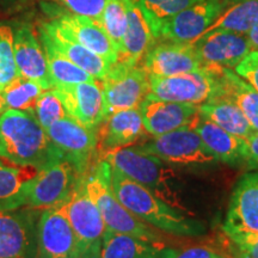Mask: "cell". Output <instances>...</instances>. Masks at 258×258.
<instances>
[{
	"instance_id": "obj_3",
	"label": "cell",
	"mask_w": 258,
	"mask_h": 258,
	"mask_svg": "<svg viewBox=\"0 0 258 258\" xmlns=\"http://www.w3.org/2000/svg\"><path fill=\"white\" fill-rule=\"evenodd\" d=\"M103 160L123 175L144 185L172 207L182 209L173 185L175 173L156 156L145 152L140 146L118 147L102 151Z\"/></svg>"
},
{
	"instance_id": "obj_4",
	"label": "cell",
	"mask_w": 258,
	"mask_h": 258,
	"mask_svg": "<svg viewBox=\"0 0 258 258\" xmlns=\"http://www.w3.org/2000/svg\"><path fill=\"white\" fill-rule=\"evenodd\" d=\"M89 195L99 209L108 230L131 234L150 241H159V234L131 213L118 201L110 184V164L101 159L85 175Z\"/></svg>"
},
{
	"instance_id": "obj_9",
	"label": "cell",
	"mask_w": 258,
	"mask_h": 258,
	"mask_svg": "<svg viewBox=\"0 0 258 258\" xmlns=\"http://www.w3.org/2000/svg\"><path fill=\"white\" fill-rule=\"evenodd\" d=\"M46 132L63 159L70 161L80 175H86L91 170L99 141L96 129L84 127L66 116L48 127Z\"/></svg>"
},
{
	"instance_id": "obj_18",
	"label": "cell",
	"mask_w": 258,
	"mask_h": 258,
	"mask_svg": "<svg viewBox=\"0 0 258 258\" xmlns=\"http://www.w3.org/2000/svg\"><path fill=\"white\" fill-rule=\"evenodd\" d=\"M191 43L167 41L152 44L145 55L144 70L148 76L171 77L202 69Z\"/></svg>"
},
{
	"instance_id": "obj_10",
	"label": "cell",
	"mask_w": 258,
	"mask_h": 258,
	"mask_svg": "<svg viewBox=\"0 0 258 258\" xmlns=\"http://www.w3.org/2000/svg\"><path fill=\"white\" fill-rule=\"evenodd\" d=\"M37 211L24 206L0 212V258H36Z\"/></svg>"
},
{
	"instance_id": "obj_20",
	"label": "cell",
	"mask_w": 258,
	"mask_h": 258,
	"mask_svg": "<svg viewBox=\"0 0 258 258\" xmlns=\"http://www.w3.org/2000/svg\"><path fill=\"white\" fill-rule=\"evenodd\" d=\"M14 49L19 76L38 83L44 90L53 89L46 54L30 24H22L15 30Z\"/></svg>"
},
{
	"instance_id": "obj_6",
	"label": "cell",
	"mask_w": 258,
	"mask_h": 258,
	"mask_svg": "<svg viewBox=\"0 0 258 258\" xmlns=\"http://www.w3.org/2000/svg\"><path fill=\"white\" fill-rule=\"evenodd\" d=\"M150 95L169 102L201 105L219 93L217 67L203 66L194 72L171 77L148 76Z\"/></svg>"
},
{
	"instance_id": "obj_1",
	"label": "cell",
	"mask_w": 258,
	"mask_h": 258,
	"mask_svg": "<svg viewBox=\"0 0 258 258\" xmlns=\"http://www.w3.org/2000/svg\"><path fill=\"white\" fill-rule=\"evenodd\" d=\"M0 159L42 171L63 158L35 114L6 109L0 115Z\"/></svg>"
},
{
	"instance_id": "obj_15",
	"label": "cell",
	"mask_w": 258,
	"mask_h": 258,
	"mask_svg": "<svg viewBox=\"0 0 258 258\" xmlns=\"http://www.w3.org/2000/svg\"><path fill=\"white\" fill-rule=\"evenodd\" d=\"M67 115L84 127L98 129L106 118L105 99L101 84L86 82L73 85L56 86Z\"/></svg>"
},
{
	"instance_id": "obj_33",
	"label": "cell",
	"mask_w": 258,
	"mask_h": 258,
	"mask_svg": "<svg viewBox=\"0 0 258 258\" xmlns=\"http://www.w3.org/2000/svg\"><path fill=\"white\" fill-rule=\"evenodd\" d=\"M101 24L120 53L125 30H127L125 0H108L104 11H103Z\"/></svg>"
},
{
	"instance_id": "obj_5",
	"label": "cell",
	"mask_w": 258,
	"mask_h": 258,
	"mask_svg": "<svg viewBox=\"0 0 258 258\" xmlns=\"http://www.w3.org/2000/svg\"><path fill=\"white\" fill-rule=\"evenodd\" d=\"M63 208L78 241L79 258H98L106 226L86 189L85 175L77 182Z\"/></svg>"
},
{
	"instance_id": "obj_2",
	"label": "cell",
	"mask_w": 258,
	"mask_h": 258,
	"mask_svg": "<svg viewBox=\"0 0 258 258\" xmlns=\"http://www.w3.org/2000/svg\"><path fill=\"white\" fill-rule=\"evenodd\" d=\"M112 192L122 205L141 220L158 230L179 237H198L205 233L202 222L186 218L175 207L110 166Z\"/></svg>"
},
{
	"instance_id": "obj_26",
	"label": "cell",
	"mask_w": 258,
	"mask_h": 258,
	"mask_svg": "<svg viewBox=\"0 0 258 258\" xmlns=\"http://www.w3.org/2000/svg\"><path fill=\"white\" fill-rule=\"evenodd\" d=\"M217 74L219 82V93L217 97H222L234 103L250 122L251 127L258 132L257 90H254L249 83L245 82L231 69L217 67Z\"/></svg>"
},
{
	"instance_id": "obj_19",
	"label": "cell",
	"mask_w": 258,
	"mask_h": 258,
	"mask_svg": "<svg viewBox=\"0 0 258 258\" xmlns=\"http://www.w3.org/2000/svg\"><path fill=\"white\" fill-rule=\"evenodd\" d=\"M38 31L40 40L49 43L54 49L91 74L96 80L102 82L110 70L111 63L77 42L54 21L42 23Z\"/></svg>"
},
{
	"instance_id": "obj_22",
	"label": "cell",
	"mask_w": 258,
	"mask_h": 258,
	"mask_svg": "<svg viewBox=\"0 0 258 258\" xmlns=\"http://www.w3.org/2000/svg\"><path fill=\"white\" fill-rule=\"evenodd\" d=\"M127 30L118 53V61L137 66L152 47L154 37L139 0H125Z\"/></svg>"
},
{
	"instance_id": "obj_21",
	"label": "cell",
	"mask_w": 258,
	"mask_h": 258,
	"mask_svg": "<svg viewBox=\"0 0 258 258\" xmlns=\"http://www.w3.org/2000/svg\"><path fill=\"white\" fill-rule=\"evenodd\" d=\"M53 21L71 37L109 63L112 64L118 61L117 48L112 43L103 25L97 21L85 16L71 14L69 11L59 12Z\"/></svg>"
},
{
	"instance_id": "obj_43",
	"label": "cell",
	"mask_w": 258,
	"mask_h": 258,
	"mask_svg": "<svg viewBox=\"0 0 258 258\" xmlns=\"http://www.w3.org/2000/svg\"><path fill=\"white\" fill-rule=\"evenodd\" d=\"M228 2H230V3H233V4H234V3H239V2H244V0H228Z\"/></svg>"
},
{
	"instance_id": "obj_8",
	"label": "cell",
	"mask_w": 258,
	"mask_h": 258,
	"mask_svg": "<svg viewBox=\"0 0 258 258\" xmlns=\"http://www.w3.org/2000/svg\"><path fill=\"white\" fill-rule=\"evenodd\" d=\"M106 117L127 109H137L150 92L148 74L144 67L122 61L112 63L101 82Z\"/></svg>"
},
{
	"instance_id": "obj_30",
	"label": "cell",
	"mask_w": 258,
	"mask_h": 258,
	"mask_svg": "<svg viewBox=\"0 0 258 258\" xmlns=\"http://www.w3.org/2000/svg\"><path fill=\"white\" fill-rule=\"evenodd\" d=\"M41 41L43 47L44 54H46L48 72L53 84V89L56 86L73 85V84L95 82V78L89 74L86 71L80 69L72 61L64 57L62 54L54 49L46 41Z\"/></svg>"
},
{
	"instance_id": "obj_38",
	"label": "cell",
	"mask_w": 258,
	"mask_h": 258,
	"mask_svg": "<svg viewBox=\"0 0 258 258\" xmlns=\"http://www.w3.org/2000/svg\"><path fill=\"white\" fill-rule=\"evenodd\" d=\"M172 258H231L226 254L218 252L207 246H191L182 250L180 252L176 251Z\"/></svg>"
},
{
	"instance_id": "obj_35",
	"label": "cell",
	"mask_w": 258,
	"mask_h": 258,
	"mask_svg": "<svg viewBox=\"0 0 258 258\" xmlns=\"http://www.w3.org/2000/svg\"><path fill=\"white\" fill-rule=\"evenodd\" d=\"M35 116L42 127L47 129L55 122L66 117L67 111L60 96L54 89L46 90L38 98L35 106Z\"/></svg>"
},
{
	"instance_id": "obj_32",
	"label": "cell",
	"mask_w": 258,
	"mask_h": 258,
	"mask_svg": "<svg viewBox=\"0 0 258 258\" xmlns=\"http://www.w3.org/2000/svg\"><path fill=\"white\" fill-rule=\"evenodd\" d=\"M202 0H139L154 37L158 38L161 27L183 10Z\"/></svg>"
},
{
	"instance_id": "obj_39",
	"label": "cell",
	"mask_w": 258,
	"mask_h": 258,
	"mask_svg": "<svg viewBox=\"0 0 258 258\" xmlns=\"http://www.w3.org/2000/svg\"><path fill=\"white\" fill-rule=\"evenodd\" d=\"M245 164L250 170L258 169V132L254 131L246 139V154H245Z\"/></svg>"
},
{
	"instance_id": "obj_36",
	"label": "cell",
	"mask_w": 258,
	"mask_h": 258,
	"mask_svg": "<svg viewBox=\"0 0 258 258\" xmlns=\"http://www.w3.org/2000/svg\"><path fill=\"white\" fill-rule=\"evenodd\" d=\"M64 11L85 16L101 23V18L108 0H54Z\"/></svg>"
},
{
	"instance_id": "obj_16",
	"label": "cell",
	"mask_w": 258,
	"mask_h": 258,
	"mask_svg": "<svg viewBox=\"0 0 258 258\" xmlns=\"http://www.w3.org/2000/svg\"><path fill=\"white\" fill-rule=\"evenodd\" d=\"M202 66L234 69L252 50L247 35L217 30L202 35L192 42Z\"/></svg>"
},
{
	"instance_id": "obj_25",
	"label": "cell",
	"mask_w": 258,
	"mask_h": 258,
	"mask_svg": "<svg viewBox=\"0 0 258 258\" xmlns=\"http://www.w3.org/2000/svg\"><path fill=\"white\" fill-rule=\"evenodd\" d=\"M145 131L139 108L115 112L105 118L101 131L102 151L127 147L143 137Z\"/></svg>"
},
{
	"instance_id": "obj_24",
	"label": "cell",
	"mask_w": 258,
	"mask_h": 258,
	"mask_svg": "<svg viewBox=\"0 0 258 258\" xmlns=\"http://www.w3.org/2000/svg\"><path fill=\"white\" fill-rule=\"evenodd\" d=\"M191 127L195 129L203 143L215 154L218 160L235 165L245 161L246 140L228 133L227 131L213 123L200 114L194 120Z\"/></svg>"
},
{
	"instance_id": "obj_31",
	"label": "cell",
	"mask_w": 258,
	"mask_h": 258,
	"mask_svg": "<svg viewBox=\"0 0 258 258\" xmlns=\"http://www.w3.org/2000/svg\"><path fill=\"white\" fill-rule=\"evenodd\" d=\"M44 90L40 84L18 76L3 90L6 109L28 111L35 114V106Z\"/></svg>"
},
{
	"instance_id": "obj_28",
	"label": "cell",
	"mask_w": 258,
	"mask_h": 258,
	"mask_svg": "<svg viewBox=\"0 0 258 258\" xmlns=\"http://www.w3.org/2000/svg\"><path fill=\"white\" fill-rule=\"evenodd\" d=\"M199 110L203 117L238 138L246 140L254 132L240 109L222 97H217L199 105Z\"/></svg>"
},
{
	"instance_id": "obj_40",
	"label": "cell",
	"mask_w": 258,
	"mask_h": 258,
	"mask_svg": "<svg viewBox=\"0 0 258 258\" xmlns=\"http://www.w3.org/2000/svg\"><path fill=\"white\" fill-rule=\"evenodd\" d=\"M239 249V258H258V235L237 245Z\"/></svg>"
},
{
	"instance_id": "obj_27",
	"label": "cell",
	"mask_w": 258,
	"mask_h": 258,
	"mask_svg": "<svg viewBox=\"0 0 258 258\" xmlns=\"http://www.w3.org/2000/svg\"><path fill=\"white\" fill-rule=\"evenodd\" d=\"M38 172L32 167L6 165L0 161V212L27 206L29 191Z\"/></svg>"
},
{
	"instance_id": "obj_13",
	"label": "cell",
	"mask_w": 258,
	"mask_h": 258,
	"mask_svg": "<svg viewBox=\"0 0 258 258\" xmlns=\"http://www.w3.org/2000/svg\"><path fill=\"white\" fill-rule=\"evenodd\" d=\"M82 176L70 161L59 160L40 171L35 177L27 206L35 209H47L63 203Z\"/></svg>"
},
{
	"instance_id": "obj_23",
	"label": "cell",
	"mask_w": 258,
	"mask_h": 258,
	"mask_svg": "<svg viewBox=\"0 0 258 258\" xmlns=\"http://www.w3.org/2000/svg\"><path fill=\"white\" fill-rule=\"evenodd\" d=\"M176 250L160 241H150L106 228L98 258H172Z\"/></svg>"
},
{
	"instance_id": "obj_14",
	"label": "cell",
	"mask_w": 258,
	"mask_h": 258,
	"mask_svg": "<svg viewBox=\"0 0 258 258\" xmlns=\"http://www.w3.org/2000/svg\"><path fill=\"white\" fill-rule=\"evenodd\" d=\"M228 4V0H202L170 18L161 27L158 38L192 43L207 31Z\"/></svg>"
},
{
	"instance_id": "obj_11",
	"label": "cell",
	"mask_w": 258,
	"mask_h": 258,
	"mask_svg": "<svg viewBox=\"0 0 258 258\" xmlns=\"http://www.w3.org/2000/svg\"><path fill=\"white\" fill-rule=\"evenodd\" d=\"M225 233L235 245L258 235V175H245L235 186L228 206Z\"/></svg>"
},
{
	"instance_id": "obj_17",
	"label": "cell",
	"mask_w": 258,
	"mask_h": 258,
	"mask_svg": "<svg viewBox=\"0 0 258 258\" xmlns=\"http://www.w3.org/2000/svg\"><path fill=\"white\" fill-rule=\"evenodd\" d=\"M139 109L143 116L145 129L153 137H159L186 125L191 127L200 112L199 105L163 101L150 93Z\"/></svg>"
},
{
	"instance_id": "obj_42",
	"label": "cell",
	"mask_w": 258,
	"mask_h": 258,
	"mask_svg": "<svg viewBox=\"0 0 258 258\" xmlns=\"http://www.w3.org/2000/svg\"><path fill=\"white\" fill-rule=\"evenodd\" d=\"M5 110H6V104L4 101V97H3V93L0 92V115H2Z\"/></svg>"
},
{
	"instance_id": "obj_12",
	"label": "cell",
	"mask_w": 258,
	"mask_h": 258,
	"mask_svg": "<svg viewBox=\"0 0 258 258\" xmlns=\"http://www.w3.org/2000/svg\"><path fill=\"white\" fill-rule=\"evenodd\" d=\"M36 258H79L78 241L63 203L43 209L40 214Z\"/></svg>"
},
{
	"instance_id": "obj_37",
	"label": "cell",
	"mask_w": 258,
	"mask_h": 258,
	"mask_svg": "<svg viewBox=\"0 0 258 258\" xmlns=\"http://www.w3.org/2000/svg\"><path fill=\"white\" fill-rule=\"evenodd\" d=\"M234 72L258 91V50H251L234 67Z\"/></svg>"
},
{
	"instance_id": "obj_7",
	"label": "cell",
	"mask_w": 258,
	"mask_h": 258,
	"mask_svg": "<svg viewBox=\"0 0 258 258\" xmlns=\"http://www.w3.org/2000/svg\"><path fill=\"white\" fill-rule=\"evenodd\" d=\"M140 148L173 165H208L218 161L215 154L190 125L154 137L141 145Z\"/></svg>"
},
{
	"instance_id": "obj_41",
	"label": "cell",
	"mask_w": 258,
	"mask_h": 258,
	"mask_svg": "<svg viewBox=\"0 0 258 258\" xmlns=\"http://www.w3.org/2000/svg\"><path fill=\"white\" fill-rule=\"evenodd\" d=\"M247 37H249L251 46H252V50H258V19L247 34Z\"/></svg>"
},
{
	"instance_id": "obj_34",
	"label": "cell",
	"mask_w": 258,
	"mask_h": 258,
	"mask_svg": "<svg viewBox=\"0 0 258 258\" xmlns=\"http://www.w3.org/2000/svg\"><path fill=\"white\" fill-rule=\"evenodd\" d=\"M18 76L14 49V31L8 25H0V92Z\"/></svg>"
},
{
	"instance_id": "obj_29",
	"label": "cell",
	"mask_w": 258,
	"mask_h": 258,
	"mask_svg": "<svg viewBox=\"0 0 258 258\" xmlns=\"http://www.w3.org/2000/svg\"><path fill=\"white\" fill-rule=\"evenodd\" d=\"M258 19V0H244V2L230 4L225 9L215 22L207 29V32L226 30L238 34L247 35ZM203 34V35H205Z\"/></svg>"
}]
</instances>
